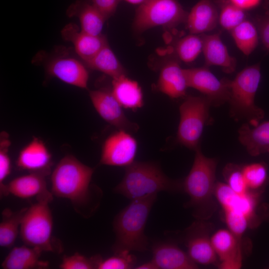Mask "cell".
<instances>
[{
	"instance_id": "cell-27",
	"label": "cell",
	"mask_w": 269,
	"mask_h": 269,
	"mask_svg": "<svg viewBox=\"0 0 269 269\" xmlns=\"http://www.w3.org/2000/svg\"><path fill=\"white\" fill-rule=\"evenodd\" d=\"M85 63L90 69L103 72L113 79L126 75L125 69L108 43Z\"/></svg>"
},
{
	"instance_id": "cell-32",
	"label": "cell",
	"mask_w": 269,
	"mask_h": 269,
	"mask_svg": "<svg viewBox=\"0 0 269 269\" xmlns=\"http://www.w3.org/2000/svg\"><path fill=\"white\" fill-rule=\"evenodd\" d=\"M11 141L8 134L2 132L0 135V196H7L4 181L11 172V163L8 154Z\"/></svg>"
},
{
	"instance_id": "cell-6",
	"label": "cell",
	"mask_w": 269,
	"mask_h": 269,
	"mask_svg": "<svg viewBox=\"0 0 269 269\" xmlns=\"http://www.w3.org/2000/svg\"><path fill=\"white\" fill-rule=\"evenodd\" d=\"M49 203L37 201L27 208L22 217L20 236L24 244L42 252H56L52 236L53 216Z\"/></svg>"
},
{
	"instance_id": "cell-21",
	"label": "cell",
	"mask_w": 269,
	"mask_h": 269,
	"mask_svg": "<svg viewBox=\"0 0 269 269\" xmlns=\"http://www.w3.org/2000/svg\"><path fill=\"white\" fill-rule=\"evenodd\" d=\"M217 8L211 0H200L188 13L186 26L190 33L198 34L215 28L219 22Z\"/></svg>"
},
{
	"instance_id": "cell-38",
	"label": "cell",
	"mask_w": 269,
	"mask_h": 269,
	"mask_svg": "<svg viewBox=\"0 0 269 269\" xmlns=\"http://www.w3.org/2000/svg\"><path fill=\"white\" fill-rule=\"evenodd\" d=\"M121 0H91V4L108 19L116 10Z\"/></svg>"
},
{
	"instance_id": "cell-17",
	"label": "cell",
	"mask_w": 269,
	"mask_h": 269,
	"mask_svg": "<svg viewBox=\"0 0 269 269\" xmlns=\"http://www.w3.org/2000/svg\"><path fill=\"white\" fill-rule=\"evenodd\" d=\"M214 196L223 211H231L242 214L252 222L256 216L257 205V196L248 192L241 195L232 190L226 184L216 183Z\"/></svg>"
},
{
	"instance_id": "cell-34",
	"label": "cell",
	"mask_w": 269,
	"mask_h": 269,
	"mask_svg": "<svg viewBox=\"0 0 269 269\" xmlns=\"http://www.w3.org/2000/svg\"><path fill=\"white\" fill-rule=\"evenodd\" d=\"M136 257L129 252L114 254L113 256L99 261L97 269H131L135 268Z\"/></svg>"
},
{
	"instance_id": "cell-29",
	"label": "cell",
	"mask_w": 269,
	"mask_h": 269,
	"mask_svg": "<svg viewBox=\"0 0 269 269\" xmlns=\"http://www.w3.org/2000/svg\"><path fill=\"white\" fill-rule=\"evenodd\" d=\"M230 32L237 46L245 55H250L257 46V30L251 21L245 20Z\"/></svg>"
},
{
	"instance_id": "cell-28",
	"label": "cell",
	"mask_w": 269,
	"mask_h": 269,
	"mask_svg": "<svg viewBox=\"0 0 269 269\" xmlns=\"http://www.w3.org/2000/svg\"><path fill=\"white\" fill-rule=\"evenodd\" d=\"M27 208L13 211L9 208L3 210L0 223V246L10 248L14 244L18 234L21 220Z\"/></svg>"
},
{
	"instance_id": "cell-35",
	"label": "cell",
	"mask_w": 269,
	"mask_h": 269,
	"mask_svg": "<svg viewBox=\"0 0 269 269\" xmlns=\"http://www.w3.org/2000/svg\"><path fill=\"white\" fill-rule=\"evenodd\" d=\"M226 184L237 194L243 195L249 192V189L244 177L242 167L234 164H227L223 171Z\"/></svg>"
},
{
	"instance_id": "cell-5",
	"label": "cell",
	"mask_w": 269,
	"mask_h": 269,
	"mask_svg": "<svg viewBox=\"0 0 269 269\" xmlns=\"http://www.w3.org/2000/svg\"><path fill=\"white\" fill-rule=\"evenodd\" d=\"M260 79V66L257 64L246 67L234 80L228 81L229 102L234 117L255 122L264 118V111L255 103Z\"/></svg>"
},
{
	"instance_id": "cell-4",
	"label": "cell",
	"mask_w": 269,
	"mask_h": 269,
	"mask_svg": "<svg viewBox=\"0 0 269 269\" xmlns=\"http://www.w3.org/2000/svg\"><path fill=\"white\" fill-rule=\"evenodd\" d=\"M195 151L192 166L182 182V189L189 196L186 205L193 209L194 216L204 219L210 216L214 209L217 161L205 156L199 146Z\"/></svg>"
},
{
	"instance_id": "cell-3",
	"label": "cell",
	"mask_w": 269,
	"mask_h": 269,
	"mask_svg": "<svg viewBox=\"0 0 269 269\" xmlns=\"http://www.w3.org/2000/svg\"><path fill=\"white\" fill-rule=\"evenodd\" d=\"M181 189L182 183L167 177L157 163L134 161L125 167L124 176L114 191L132 200L161 191L174 193Z\"/></svg>"
},
{
	"instance_id": "cell-7",
	"label": "cell",
	"mask_w": 269,
	"mask_h": 269,
	"mask_svg": "<svg viewBox=\"0 0 269 269\" xmlns=\"http://www.w3.org/2000/svg\"><path fill=\"white\" fill-rule=\"evenodd\" d=\"M211 105V101L205 96L186 97L179 106L180 121L176 137L179 143L194 150L199 146Z\"/></svg>"
},
{
	"instance_id": "cell-15",
	"label": "cell",
	"mask_w": 269,
	"mask_h": 269,
	"mask_svg": "<svg viewBox=\"0 0 269 269\" xmlns=\"http://www.w3.org/2000/svg\"><path fill=\"white\" fill-rule=\"evenodd\" d=\"M45 177L37 173H29L17 177L6 184L7 195L22 199L35 197L37 201L50 203L53 195L47 188Z\"/></svg>"
},
{
	"instance_id": "cell-19",
	"label": "cell",
	"mask_w": 269,
	"mask_h": 269,
	"mask_svg": "<svg viewBox=\"0 0 269 269\" xmlns=\"http://www.w3.org/2000/svg\"><path fill=\"white\" fill-rule=\"evenodd\" d=\"M62 35L73 44L76 52L84 62L91 59L108 43L102 34L94 35L79 31L76 25L71 23L64 27Z\"/></svg>"
},
{
	"instance_id": "cell-1",
	"label": "cell",
	"mask_w": 269,
	"mask_h": 269,
	"mask_svg": "<svg viewBox=\"0 0 269 269\" xmlns=\"http://www.w3.org/2000/svg\"><path fill=\"white\" fill-rule=\"evenodd\" d=\"M94 169L67 154L59 161L51 174V192L70 201L74 209L85 217L97 209L100 189L91 184Z\"/></svg>"
},
{
	"instance_id": "cell-36",
	"label": "cell",
	"mask_w": 269,
	"mask_h": 269,
	"mask_svg": "<svg viewBox=\"0 0 269 269\" xmlns=\"http://www.w3.org/2000/svg\"><path fill=\"white\" fill-rule=\"evenodd\" d=\"M102 259L100 255H95L91 258L81 255L78 253L70 256H64L59 265L61 269H95Z\"/></svg>"
},
{
	"instance_id": "cell-41",
	"label": "cell",
	"mask_w": 269,
	"mask_h": 269,
	"mask_svg": "<svg viewBox=\"0 0 269 269\" xmlns=\"http://www.w3.org/2000/svg\"><path fill=\"white\" fill-rule=\"evenodd\" d=\"M134 269H158L152 260L144 263L140 265L135 266Z\"/></svg>"
},
{
	"instance_id": "cell-11",
	"label": "cell",
	"mask_w": 269,
	"mask_h": 269,
	"mask_svg": "<svg viewBox=\"0 0 269 269\" xmlns=\"http://www.w3.org/2000/svg\"><path fill=\"white\" fill-rule=\"evenodd\" d=\"M188 87L196 89L214 105H220L230 98L228 80H219L206 67L184 69Z\"/></svg>"
},
{
	"instance_id": "cell-16",
	"label": "cell",
	"mask_w": 269,
	"mask_h": 269,
	"mask_svg": "<svg viewBox=\"0 0 269 269\" xmlns=\"http://www.w3.org/2000/svg\"><path fill=\"white\" fill-rule=\"evenodd\" d=\"M46 69L49 75L66 84L80 88H87L88 72L84 64L75 58L56 57L47 64Z\"/></svg>"
},
{
	"instance_id": "cell-13",
	"label": "cell",
	"mask_w": 269,
	"mask_h": 269,
	"mask_svg": "<svg viewBox=\"0 0 269 269\" xmlns=\"http://www.w3.org/2000/svg\"><path fill=\"white\" fill-rule=\"evenodd\" d=\"M229 229H219L211 237L214 250L222 269H239L242 265L241 242Z\"/></svg>"
},
{
	"instance_id": "cell-9",
	"label": "cell",
	"mask_w": 269,
	"mask_h": 269,
	"mask_svg": "<svg viewBox=\"0 0 269 269\" xmlns=\"http://www.w3.org/2000/svg\"><path fill=\"white\" fill-rule=\"evenodd\" d=\"M137 149V141L131 133L118 130L104 142L100 164L125 167L134 161Z\"/></svg>"
},
{
	"instance_id": "cell-31",
	"label": "cell",
	"mask_w": 269,
	"mask_h": 269,
	"mask_svg": "<svg viewBox=\"0 0 269 269\" xmlns=\"http://www.w3.org/2000/svg\"><path fill=\"white\" fill-rule=\"evenodd\" d=\"M221 5L219 22L225 29L231 31L246 20L244 10L229 0H217Z\"/></svg>"
},
{
	"instance_id": "cell-2",
	"label": "cell",
	"mask_w": 269,
	"mask_h": 269,
	"mask_svg": "<svg viewBox=\"0 0 269 269\" xmlns=\"http://www.w3.org/2000/svg\"><path fill=\"white\" fill-rule=\"evenodd\" d=\"M157 195L132 200L116 216L113 223L116 239L112 248L114 254L148 250L149 242L144 229Z\"/></svg>"
},
{
	"instance_id": "cell-8",
	"label": "cell",
	"mask_w": 269,
	"mask_h": 269,
	"mask_svg": "<svg viewBox=\"0 0 269 269\" xmlns=\"http://www.w3.org/2000/svg\"><path fill=\"white\" fill-rule=\"evenodd\" d=\"M188 13L177 0H147L137 8L133 26L140 32L157 26L174 28L186 22Z\"/></svg>"
},
{
	"instance_id": "cell-33",
	"label": "cell",
	"mask_w": 269,
	"mask_h": 269,
	"mask_svg": "<svg viewBox=\"0 0 269 269\" xmlns=\"http://www.w3.org/2000/svg\"><path fill=\"white\" fill-rule=\"evenodd\" d=\"M242 171L249 189H259L267 181V168L262 163H253L246 165L242 167Z\"/></svg>"
},
{
	"instance_id": "cell-40",
	"label": "cell",
	"mask_w": 269,
	"mask_h": 269,
	"mask_svg": "<svg viewBox=\"0 0 269 269\" xmlns=\"http://www.w3.org/2000/svg\"><path fill=\"white\" fill-rule=\"evenodd\" d=\"M233 3L244 10L252 9L258 6L261 0H229Z\"/></svg>"
},
{
	"instance_id": "cell-39",
	"label": "cell",
	"mask_w": 269,
	"mask_h": 269,
	"mask_svg": "<svg viewBox=\"0 0 269 269\" xmlns=\"http://www.w3.org/2000/svg\"><path fill=\"white\" fill-rule=\"evenodd\" d=\"M259 25L262 41L265 47L269 50V11L261 19Z\"/></svg>"
},
{
	"instance_id": "cell-37",
	"label": "cell",
	"mask_w": 269,
	"mask_h": 269,
	"mask_svg": "<svg viewBox=\"0 0 269 269\" xmlns=\"http://www.w3.org/2000/svg\"><path fill=\"white\" fill-rule=\"evenodd\" d=\"M226 223L228 229L241 240L242 235L251 222L244 215L231 211H224Z\"/></svg>"
},
{
	"instance_id": "cell-23",
	"label": "cell",
	"mask_w": 269,
	"mask_h": 269,
	"mask_svg": "<svg viewBox=\"0 0 269 269\" xmlns=\"http://www.w3.org/2000/svg\"><path fill=\"white\" fill-rule=\"evenodd\" d=\"M40 250L24 245L15 247L1 264L3 269H41L49 267L48 262L41 261Z\"/></svg>"
},
{
	"instance_id": "cell-24",
	"label": "cell",
	"mask_w": 269,
	"mask_h": 269,
	"mask_svg": "<svg viewBox=\"0 0 269 269\" xmlns=\"http://www.w3.org/2000/svg\"><path fill=\"white\" fill-rule=\"evenodd\" d=\"M239 139L251 155L269 152V121L253 128L243 125L239 130Z\"/></svg>"
},
{
	"instance_id": "cell-42",
	"label": "cell",
	"mask_w": 269,
	"mask_h": 269,
	"mask_svg": "<svg viewBox=\"0 0 269 269\" xmlns=\"http://www.w3.org/2000/svg\"><path fill=\"white\" fill-rule=\"evenodd\" d=\"M124 0L132 4H141L144 3V2H145L147 0Z\"/></svg>"
},
{
	"instance_id": "cell-18",
	"label": "cell",
	"mask_w": 269,
	"mask_h": 269,
	"mask_svg": "<svg viewBox=\"0 0 269 269\" xmlns=\"http://www.w3.org/2000/svg\"><path fill=\"white\" fill-rule=\"evenodd\" d=\"M151 260L158 269H196L198 265L176 245L158 242L152 247Z\"/></svg>"
},
{
	"instance_id": "cell-25",
	"label": "cell",
	"mask_w": 269,
	"mask_h": 269,
	"mask_svg": "<svg viewBox=\"0 0 269 269\" xmlns=\"http://www.w3.org/2000/svg\"><path fill=\"white\" fill-rule=\"evenodd\" d=\"M111 91L123 108L136 110L143 106L140 86L126 75L113 79Z\"/></svg>"
},
{
	"instance_id": "cell-14",
	"label": "cell",
	"mask_w": 269,
	"mask_h": 269,
	"mask_svg": "<svg viewBox=\"0 0 269 269\" xmlns=\"http://www.w3.org/2000/svg\"><path fill=\"white\" fill-rule=\"evenodd\" d=\"M16 164L19 169L29 173H40L46 176L50 173L52 155L43 141L34 136L20 151Z\"/></svg>"
},
{
	"instance_id": "cell-26",
	"label": "cell",
	"mask_w": 269,
	"mask_h": 269,
	"mask_svg": "<svg viewBox=\"0 0 269 269\" xmlns=\"http://www.w3.org/2000/svg\"><path fill=\"white\" fill-rule=\"evenodd\" d=\"M68 10L70 14L78 17L82 31L94 35L102 34L107 18L91 3L78 1L71 5Z\"/></svg>"
},
{
	"instance_id": "cell-12",
	"label": "cell",
	"mask_w": 269,
	"mask_h": 269,
	"mask_svg": "<svg viewBox=\"0 0 269 269\" xmlns=\"http://www.w3.org/2000/svg\"><path fill=\"white\" fill-rule=\"evenodd\" d=\"M208 231L203 223L197 221L184 232L183 240L187 249V253L197 265H209L217 261V257Z\"/></svg>"
},
{
	"instance_id": "cell-10",
	"label": "cell",
	"mask_w": 269,
	"mask_h": 269,
	"mask_svg": "<svg viewBox=\"0 0 269 269\" xmlns=\"http://www.w3.org/2000/svg\"><path fill=\"white\" fill-rule=\"evenodd\" d=\"M89 97L95 109L107 123L118 130L130 133L139 129L136 123L131 121L126 116L123 107L111 91L98 89L89 91Z\"/></svg>"
},
{
	"instance_id": "cell-22",
	"label": "cell",
	"mask_w": 269,
	"mask_h": 269,
	"mask_svg": "<svg viewBox=\"0 0 269 269\" xmlns=\"http://www.w3.org/2000/svg\"><path fill=\"white\" fill-rule=\"evenodd\" d=\"M202 51L207 65L221 67L227 73L233 72L236 67V61L231 56L227 48L221 40L219 33L201 34Z\"/></svg>"
},
{
	"instance_id": "cell-30",
	"label": "cell",
	"mask_w": 269,
	"mask_h": 269,
	"mask_svg": "<svg viewBox=\"0 0 269 269\" xmlns=\"http://www.w3.org/2000/svg\"><path fill=\"white\" fill-rule=\"evenodd\" d=\"M201 35L190 33L180 39L175 45V52L182 61L188 63L195 60L202 51Z\"/></svg>"
},
{
	"instance_id": "cell-20",
	"label": "cell",
	"mask_w": 269,
	"mask_h": 269,
	"mask_svg": "<svg viewBox=\"0 0 269 269\" xmlns=\"http://www.w3.org/2000/svg\"><path fill=\"white\" fill-rule=\"evenodd\" d=\"M156 87L172 99L185 96L188 87L184 69L175 61L166 63L160 70Z\"/></svg>"
}]
</instances>
